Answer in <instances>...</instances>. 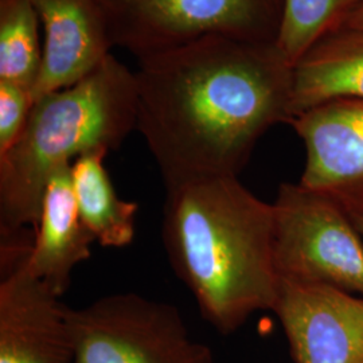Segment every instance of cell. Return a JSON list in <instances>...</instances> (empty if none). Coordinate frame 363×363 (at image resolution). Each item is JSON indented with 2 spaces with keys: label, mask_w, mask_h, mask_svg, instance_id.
<instances>
[{
  "label": "cell",
  "mask_w": 363,
  "mask_h": 363,
  "mask_svg": "<svg viewBox=\"0 0 363 363\" xmlns=\"http://www.w3.org/2000/svg\"><path fill=\"white\" fill-rule=\"evenodd\" d=\"M272 205L280 280L363 296V238L349 213L300 183H283Z\"/></svg>",
  "instance_id": "obj_5"
},
{
  "label": "cell",
  "mask_w": 363,
  "mask_h": 363,
  "mask_svg": "<svg viewBox=\"0 0 363 363\" xmlns=\"http://www.w3.org/2000/svg\"><path fill=\"white\" fill-rule=\"evenodd\" d=\"M288 124L306 148L300 184L363 211V100H335L294 117Z\"/></svg>",
  "instance_id": "obj_9"
},
{
  "label": "cell",
  "mask_w": 363,
  "mask_h": 363,
  "mask_svg": "<svg viewBox=\"0 0 363 363\" xmlns=\"http://www.w3.org/2000/svg\"><path fill=\"white\" fill-rule=\"evenodd\" d=\"M273 312L295 363H363V296L280 280Z\"/></svg>",
  "instance_id": "obj_8"
},
{
  "label": "cell",
  "mask_w": 363,
  "mask_h": 363,
  "mask_svg": "<svg viewBox=\"0 0 363 363\" xmlns=\"http://www.w3.org/2000/svg\"><path fill=\"white\" fill-rule=\"evenodd\" d=\"M346 27L354 28V30H363V7H361L357 13L351 16Z\"/></svg>",
  "instance_id": "obj_17"
},
{
  "label": "cell",
  "mask_w": 363,
  "mask_h": 363,
  "mask_svg": "<svg viewBox=\"0 0 363 363\" xmlns=\"http://www.w3.org/2000/svg\"><path fill=\"white\" fill-rule=\"evenodd\" d=\"M361 7L363 0H284L276 48L294 67L320 40L346 27Z\"/></svg>",
  "instance_id": "obj_14"
},
{
  "label": "cell",
  "mask_w": 363,
  "mask_h": 363,
  "mask_svg": "<svg viewBox=\"0 0 363 363\" xmlns=\"http://www.w3.org/2000/svg\"><path fill=\"white\" fill-rule=\"evenodd\" d=\"M136 123L135 72L112 52L73 85L35 100L21 138L0 155L1 240L35 228L57 169L93 151L117 150Z\"/></svg>",
  "instance_id": "obj_3"
},
{
  "label": "cell",
  "mask_w": 363,
  "mask_h": 363,
  "mask_svg": "<svg viewBox=\"0 0 363 363\" xmlns=\"http://www.w3.org/2000/svg\"><path fill=\"white\" fill-rule=\"evenodd\" d=\"M292 118L335 100H363V30L343 27L292 67Z\"/></svg>",
  "instance_id": "obj_12"
},
{
  "label": "cell",
  "mask_w": 363,
  "mask_h": 363,
  "mask_svg": "<svg viewBox=\"0 0 363 363\" xmlns=\"http://www.w3.org/2000/svg\"><path fill=\"white\" fill-rule=\"evenodd\" d=\"M136 130L171 189L238 177L292 120V67L274 43L208 35L139 58Z\"/></svg>",
  "instance_id": "obj_1"
},
{
  "label": "cell",
  "mask_w": 363,
  "mask_h": 363,
  "mask_svg": "<svg viewBox=\"0 0 363 363\" xmlns=\"http://www.w3.org/2000/svg\"><path fill=\"white\" fill-rule=\"evenodd\" d=\"M21 235L1 240L0 363H72L70 308L30 271Z\"/></svg>",
  "instance_id": "obj_7"
},
{
  "label": "cell",
  "mask_w": 363,
  "mask_h": 363,
  "mask_svg": "<svg viewBox=\"0 0 363 363\" xmlns=\"http://www.w3.org/2000/svg\"><path fill=\"white\" fill-rule=\"evenodd\" d=\"M39 25L30 0H0V82L34 91L43 61Z\"/></svg>",
  "instance_id": "obj_15"
},
{
  "label": "cell",
  "mask_w": 363,
  "mask_h": 363,
  "mask_svg": "<svg viewBox=\"0 0 363 363\" xmlns=\"http://www.w3.org/2000/svg\"><path fill=\"white\" fill-rule=\"evenodd\" d=\"M69 323L72 363H214L178 308L133 292L70 308Z\"/></svg>",
  "instance_id": "obj_6"
},
{
  "label": "cell",
  "mask_w": 363,
  "mask_h": 363,
  "mask_svg": "<svg viewBox=\"0 0 363 363\" xmlns=\"http://www.w3.org/2000/svg\"><path fill=\"white\" fill-rule=\"evenodd\" d=\"M169 264L201 315L229 335L280 295L272 203L220 177L166 189L162 225Z\"/></svg>",
  "instance_id": "obj_2"
},
{
  "label": "cell",
  "mask_w": 363,
  "mask_h": 363,
  "mask_svg": "<svg viewBox=\"0 0 363 363\" xmlns=\"http://www.w3.org/2000/svg\"><path fill=\"white\" fill-rule=\"evenodd\" d=\"M351 220L354 222L355 228L358 229V232L361 233L363 238V211H354V213H349Z\"/></svg>",
  "instance_id": "obj_18"
},
{
  "label": "cell",
  "mask_w": 363,
  "mask_h": 363,
  "mask_svg": "<svg viewBox=\"0 0 363 363\" xmlns=\"http://www.w3.org/2000/svg\"><path fill=\"white\" fill-rule=\"evenodd\" d=\"M113 48L138 60L208 35L274 43L284 0H97Z\"/></svg>",
  "instance_id": "obj_4"
},
{
  "label": "cell",
  "mask_w": 363,
  "mask_h": 363,
  "mask_svg": "<svg viewBox=\"0 0 363 363\" xmlns=\"http://www.w3.org/2000/svg\"><path fill=\"white\" fill-rule=\"evenodd\" d=\"M34 105L33 91L23 86L0 82V155L18 142Z\"/></svg>",
  "instance_id": "obj_16"
},
{
  "label": "cell",
  "mask_w": 363,
  "mask_h": 363,
  "mask_svg": "<svg viewBox=\"0 0 363 363\" xmlns=\"http://www.w3.org/2000/svg\"><path fill=\"white\" fill-rule=\"evenodd\" d=\"M43 27V61L34 101L85 77L111 54L97 0H30Z\"/></svg>",
  "instance_id": "obj_10"
},
{
  "label": "cell",
  "mask_w": 363,
  "mask_h": 363,
  "mask_svg": "<svg viewBox=\"0 0 363 363\" xmlns=\"http://www.w3.org/2000/svg\"><path fill=\"white\" fill-rule=\"evenodd\" d=\"M35 228L27 255L28 268L62 296L74 268L91 257L94 242L78 213L72 166L57 169L48 182Z\"/></svg>",
  "instance_id": "obj_11"
},
{
  "label": "cell",
  "mask_w": 363,
  "mask_h": 363,
  "mask_svg": "<svg viewBox=\"0 0 363 363\" xmlns=\"http://www.w3.org/2000/svg\"><path fill=\"white\" fill-rule=\"evenodd\" d=\"M108 151L79 156L72 163L73 191L81 220L101 247H125L136 235L139 205L121 199L105 169Z\"/></svg>",
  "instance_id": "obj_13"
}]
</instances>
